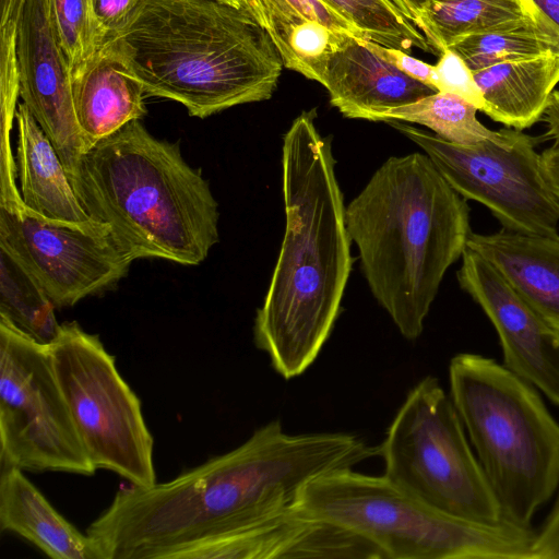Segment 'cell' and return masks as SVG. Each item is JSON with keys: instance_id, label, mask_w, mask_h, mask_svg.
I'll return each instance as SVG.
<instances>
[{"instance_id": "1", "label": "cell", "mask_w": 559, "mask_h": 559, "mask_svg": "<svg viewBox=\"0 0 559 559\" xmlns=\"http://www.w3.org/2000/svg\"><path fill=\"white\" fill-rule=\"evenodd\" d=\"M301 112L283 136L285 231L253 336L274 370L295 378L316 360L338 317L352 239L331 138Z\"/></svg>"}, {"instance_id": "2", "label": "cell", "mask_w": 559, "mask_h": 559, "mask_svg": "<svg viewBox=\"0 0 559 559\" xmlns=\"http://www.w3.org/2000/svg\"><path fill=\"white\" fill-rule=\"evenodd\" d=\"M345 222L372 296L416 340L472 233L467 200L425 153L392 156L348 203Z\"/></svg>"}, {"instance_id": "3", "label": "cell", "mask_w": 559, "mask_h": 559, "mask_svg": "<svg viewBox=\"0 0 559 559\" xmlns=\"http://www.w3.org/2000/svg\"><path fill=\"white\" fill-rule=\"evenodd\" d=\"M107 41L145 95L201 119L269 99L284 67L257 21L217 0H142Z\"/></svg>"}, {"instance_id": "4", "label": "cell", "mask_w": 559, "mask_h": 559, "mask_svg": "<svg viewBox=\"0 0 559 559\" xmlns=\"http://www.w3.org/2000/svg\"><path fill=\"white\" fill-rule=\"evenodd\" d=\"M72 187L88 216L107 224L134 261L199 265L219 241L218 203L179 144L133 120L81 158Z\"/></svg>"}, {"instance_id": "5", "label": "cell", "mask_w": 559, "mask_h": 559, "mask_svg": "<svg viewBox=\"0 0 559 559\" xmlns=\"http://www.w3.org/2000/svg\"><path fill=\"white\" fill-rule=\"evenodd\" d=\"M449 383L503 519L532 526L559 490V424L533 384L492 358L455 355Z\"/></svg>"}, {"instance_id": "6", "label": "cell", "mask_w": 559, "mask_h": 559, "mask_svg": "<svg viewBox=\"0 0 559 559\" xmlns=\"http://www.w3.org/2000/svg\"><path fill=\"white\" fill-rule=\"evenodd\" d=\"M295 508L360 536L383 559H536L532 526L445 514L385 475L325 474L306 485Z\"/></svg>"}, {"instance_id": "7", "label": "cell", "mask_w": 559, "mask_h": 559, "mask_svg": "<svg viewBox=\"0 0 559 559\" xmlns=\"http://www.w3.org/2000/svg\"><path fill=\"white\" fill-rule=\"evenodd\" d=\"M378 455L383 475L427 506L476 522L503 519L450 394L437 378L427 376L408 392Z\"/></svg>"}, {"instance_id": "8", "label": "cell", "mask_w": 559, "mask_h": 559, "mask_svg": "<svg viewBox=\"0 0 559 559\" xmlns=\"http://www.w3.org/2000/svg\"><path fill=\"white\" fill-rule=\"evenodd\" d=\"M49 346L57 380L94 467L133 486L155 484L154 440L141 401L99 336L74 321L64 322Z\"/></svg>"}, {"instance_id": "9", "label": "cell", "mask_w": 559, "mask_h": 559, "mask_svg": "<svg viewBox=\"0 0 559 559\" xmlns=\"http://www.w3.org/2000/svg\"><path fill=\"white\" fill-rule=\"evenodd\" d=\"M91 476L49 344L0 318V468Z\"/></svg>"}, {"instance_id": "10", "label": "cell", "mask_w": 559, "mask_h": 559, "mask_svg": "<svg viewBox=\"0 0 559 559\" xmlns=\"http://www.w3.org/2000/svg\"><path fill=\"white\" fill-rule=\"evenodd\" d=\"M388 123L417 144L460 195L486 206L503 229L558 234L559 200L545 178L532 136L513 129L508 142L460 145L406 122Z\"/></svg>"}, {"instance_id": "11", "label": "cell", "mask_w": 559, "mask_h": 559, "mask_svg": "<svg viewBox=\"0 0 559 559\" xmlns=\"http://www.w3.org/2000/svg\"><path fill=\"white\" fill-rule=\"evenodd\" d=\"M0 248L39 284L56 308L72 307L111 288L133 262L107 224L93 218L53 221L26 206L0 207Z\"/></svg>"}, {"instance_id": "12", "label": "cell", "mask_w": 559, "mask_h": 559, "mask_svg": "<svg viewBox=\"0 0 559 559\" xmlns=\"http://www.w3.org/2000/svg\"><path fill=\"white\" fill-rule=\"evenodd\" d=\"M16 55L22 103L56 148L72 185L87 147L76 121L71 70L52 27L49 0H25L17 17Z\"/></svg>"}, {"instance_id": "13", "label": "cell", "mask_w": 559, "mask_h": 559, "mask_svg": "<svg viewBox=\"0 0 559 559\" xmlns=\"http://www.w3.org/2000/svg\"><path fill=\"white\" fill-rule=\"evenodd\" d=\"M457 281L492 323L503 365L559 407V334L480 254L465 247Z\"/></svg>"}, {"instance_id": "14", "label": "cell", "mask_w": 559, "mask_h": 559, "mask_svg": "<svg viewBox=\"0 0 559 559\" xmlns=\"http://www.w3.org/2000/svg\"><path fill=\"white\" fill-rule=\"evenodd\" d=\"M383 559L366 539L293 508L276 516L195 542L169 559Z\"/></svg>"}, {"instance_id": "15", "label": "cell", "mask_w": 559, "mask_h": 559, "mask_svg": "<svg viewBox=\"0 0 559 559\" xmlns=\"http://www.w3.org/2000/svg\"><path fill=\"white\" fill-rule=\"evenodd\" d=\"M319 83L344 117L369 121H379L383 112L437 92L401 72L366 39L355 36H347L330 56Z\"/></svg>"}, {"instance_id": "16", "label": "cell", "mask_w": 559, "mask_h": 559, "mask_svg": "<svg viewBox=\"0 0 559 559\" xmlns=\"http://www.w3.org/2000/svg\"><path fill=\"white\" fill-rule=\"evenodd\" d=\"M71 80L74 112L87 151L147 114L142 85L109 41Z\"/></svg>"}, {"instance_id": "17", "label": "cell", "mask_w": 559, "mask_h": 559, "mask_svg": "<svg viewBox=\"0 0 559 559\" xmlns=\"http://www.w3.org/2000/svg\"><path fill=\"white\" fill-rule=\"evenodd\" d=\"M466 247L491 263L523 300L559 334V234L501 229L471 233Z\"/></svg>"}, {"instance_id": "18", "label": "cell", "mask_w": 559, "mask_h": 559, "mask_svg": "<svg viewBox=\"0 0 559 559\" xmlns=\"http://www.w3.org/2000/svg\"><path fill=\"white\" fill-rule=\"evenodd\" d=\"M0 528L52 559H105L97 543L67 521L17 467L0 468Z\"/></svg>"}, {"instance_id": "19", "label": "cell", "mask_w": 559, "mask_h": 559, "mask_svg": "<svg viewBox=\"0 0 559 559\" xmlns=\"http://www.w3.org/2000/svg\"><path fill=\"white\" fill-rule=\"evenodd\" d=\"M15 119L16 166L26 209L53 221L80 223L91 219L56 148L24 103L19 104Z\"/></svg>"}, {"instance_id": "20", "label": "cell", "mask_w": 559, "mask_h": 559, "mask_svg": "<svg viewBox=\"0 0 559 559\" xmlns=\"http://www.w3.org/2000/svg\"><path fill=\"white\" fill-rule=\"evenodd\" d=\"M493 121L523 131L542 120L559 83V53L495 64L473 72Z\"/></svg>"}, {"instance_id": "21", "label": "cell", "mask_w": 559, "mask_h": 559, "mask_svg": "<svg viewBox=\"0 0 559 559\" xmlns=\"http://www.w3.org/2000/svg\"><path fill=\"white\" fill-rule=\"evenodd\" d=\"M536 14L527 0H426L416 27L440 56L461 38Z\"/></svg>"}, {"instance_id": "22", "label": "cell", "mask_w": 559, "mask_h": 559, "mask_svg": "<svg viewBox=\"0 0 559 559\" xmlns=\"http://www.w3.org/2000/svg\"><path fill=\"white\" fill-rule=\"evenodd\" d=\"M473 71L506 62L559 53V32L540 14L473 34L449 47Z\"/></svg>"}, {"instance_id": "23", "label": "cell", "mask_w": 559, "mask_h": 559, "mask_svg": "<svg viewBox=\"0 0 559 559\" xmlns=\"http://www.w3.org/2000/svg\"><path fill=\"white\" fill-rule=\"evenodd\" d=\"M477 110L476 106L457 95L436 92L383 112L379 121L417 123L460 145H474L487 140L503 143L511 139L512 128L492 131L478 121Z\"/></svg>"}, {"instance_id": "24", "label": "cell", "mask_w": 559, "mask_h": 559, "mask_svg": "<svg viewBox=\"0 0 559 559\" xmlns=\"http://www.w3.org/2000/svg\"><path fill=\"white\" fill-rule=\"evenodd\" d=\"M0 318L34 340L50 344L60 324L55 305L39 284L0 248Z\"/></svg>"}, {"instance_id": "25", "label": "cell", "mask_w": 559, "mask_h": 559, "mask_svg": "<svg viewBox=\"0 0 559 559\" xmlns=\"http://www.w3.org/2000/svg\"><path fill=\"white\" fill-rule=\"evenodd\" d=\"M245 9L266 32L283 62L292 38L309 22L318 21L335 32L362 38L360 33L323 0H241Z\"/></svg>"}, {"instance_id": "26", "label": "cell", "mask_w": 559, "mask_h": 559, "mask_svg": "<svg viewBox=\"0 0 559 559\" xmlns=\"http://www.w3.org/2000/svg\"><path fill=\"white\" fill-rule=\"evenodd\" d=\"M364 39L401 50L432 52L423 33L390 0H323Z\"/></svg>"}, {"instance_id": "27", "label": "cell", "mask_w": 559, "mask_h": 559, "mask_svg": "<svg viewBox=\"0 0 559 559\" xmlns=\"http://www.w3.org/2000/svg\"><path fill=\"white\" fill-rule=\"evenodd\" d=\"M49 7L56 37L72 74L100 48L91 0H49Z\"/></svg>"}, {"instance_id": "28", "label": "cell", "mask_w": 559, "mask_h": 559, "mask_svg": "<svg viewBox=\"0 0 559 559\" xmlns=\"http://www.w3.org/2000/svg\"><path fill=\"white\" fill-rule=\"evenodd\" d=\"M432 86L437 92L457 95L483 110L485 99L474 79L473 71L450 48L442 51L435 64Z\"/></svg>"}, {"instance_id": "29", "label": "cell", "mask_w": 559, "mask_h": 559, "mask_svg": "<svg viewBox=\"0 0 559 559\" xmlns=\"http://www.w3.org/2000/svg\"><path fill=\"white\" fill-rule=\"evenodd\" d=\"M141 2L142 0H91L99 47L124 24Z\"/></svg>"}, {"instance_id": "30", "label": "cell", "mask_w": 559, "mask_h": 559, "mask_svg": "<svg viewBox=\"0 0 559 559\" xmlns=\"http://www.w3.org/2000/svg\"><path fill=\"white\" fill-rule=\"evenodd\" d=\"M367 44L374 52L392 63L401 72L433 88L435 66L412 57L397 48L385 47L369 40H367Z\"/></svg>"}, {"instance_id": "31", "label": "cell", "mask_w": 559, "mask_h": 559, "mask_svg": "<svg viewBox=\"0 0 559 559\" xmlns=\"http://www.w3.org/2000/svg\"><path fill=\"white\" fill-rule=\"evenodd\" d=\"M534 550L536 559H559V500L537 530Z\"/></svg>"}, {"instance_id": "32", "label": "cell", "mask_w": 559, "mask_h": 559, "mask_svg": "<svg viewBox=\"0 0 559 559\" xmlns=\"http://www.w3.org/2000/svg\"><path fill=\"white\" fill-rule=\"evenodd\" d=\"M542 166L545 178L559 200V145L554 144L542 153Z\"/></svg>"}, {"instance_id": "33", "label": "cell", "mask_w": 559, "mask_h": 559, "mask_svg": "<svg viewBox=\"0 0 559 559\" xmlns=\"http://www.w3.org/2000/svg\"><path fill=\"white\" fill-rule=\"evenodd\" d=\"M542 120L546 123L548 138L559 145V91L552 92Z\"/></svg>"}, {"instance_id": "34", "label": "cell", "mask_w": 559, "mask_h": 559, "mask_svg": "<svg viewBox=\"0 0 559 559\" xmlns=\"http://www.w3.org/2000/svg\"><path fill=\"white\" fill-rule=\"evenodd\" d=\"M559 32V0H527Z\"/></svg>"}, {"instance_id": "35", "label": "cell", "mask_w": 559, "mask_h": 559, "mask_svg": "<svg viewBox=\"0 0 559 559\" xmlns=\"http://www.w3.org/2000/svg\"><path fill=\"white\" fill-rule=\"evenodd\" d=\"M396 9L415 26L418 21V14L426 0H390Z\"/></svg>"}, {"instance_id": "36", "label": "cell", "mask_w": 559, "mask_h": 559, "mask_svg": "<svg viewBox=\"0 0 559 559\" xmlns=\"http://www.w3.org/2000/svg\"><path fill=\"white\" fill-rule=\"evenodd\" d=\"M24 3L25 0H0V25L12 20L17 21Z\"/></svg>"}, {"instance_id": "37", "label": "cell", "mask_w": 559, "mask_h": 559, "mask_svg": "<svg viewBox=\"0 0 559 559\" xmlns=\"http://www.w3.org/2000/svg\"><path fill=\"white\" fill-rule=\"evenodd\" d=\"M217 1L230 4V5H234V7H237V8H242L241 0H217Z\"/></svg>"}, {"instance_id": "38", "label": "cell", "mask_w": 559, "mask_h": 559, "mask_svg": "<svg viewBox=\"0 0 559 559\" xmlns=\"http://www.w3.org/2000/svg\"><path fill=\"white\" fill-rule=\"evenodd\" d=\"M559 500V490L557 492V498H556V501Z\"/></svg>"}]
</instances>
